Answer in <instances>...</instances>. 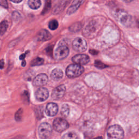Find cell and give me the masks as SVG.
<instances>
[{
	"mask_svg": "<svg viewBox=\"0 0 139 139\" xmlns=\"http://www.w3.org/2000/svg\"><path fill=\"white\" fill-rule=\"evenodd\" d=\"M90 53H91L92 54H94V55H95V54H97L98 53V52L97 51H96V50H90Z\"/></svg>",
	"mask_w": 139,
	"mask_h": 139,
	"instance_id": "cell-27",
	"label": "cell"
},
{
	"mask_svg": "<svg viewBox=\"0 0 139 139\" xmlns=\"http://www.w3.org/2000/svg\"><path fill=\"white\" fill-rule=\"evenodd\" d=\"M35 97L40 102H43L46 100L49 96V92L45 87H40L35 92Z\"/></svg>",
	"mask_w": 139,
	"mask_h": 139,
	"instance_id": "cell-9",
	"label": "cell"
},
{
	"mask_svg": "<svg viewBox=\"0 0 139 139\" xmlns=\"http://www.w3.org/2000/svg\"><path fill=\"white\" fill-rule=\"evenodd\" d=\"M93 139H103L102 137H101V136H98V137H97L96 138H94Z\"/></svg>",
	"mask_w": 139,
	"mask_h": 139,
	"instance_id": "cell-31",
	"label": "cell"
},
{
	"mask_svg": "<svg viewBox=\"0 0 139 139\" xmlns=\"http://www.w3.org/2000/svg\"><path fill=\"white\" fill-rule=\"evenodd\" d=\"M48 81V77L45 74L41 73L36 75L33 80V85L41 87L45 85Z\"/></svg>",
	"mask_w": 139,
	"mask_h": 139,
	"instance_id": "cell-11",
	"label": "cell"
},
{
	"mask_svg": "<svg viewBox=\"0 0 139 139\" xmlns=\"http://www.w3.org/2000/svg\"><path fill=\"white\" fill-rule=\"evenodd\" d=\"M22 113L23 110L22 108H20L19 110H18L16 112L15 115V118L16 121H21L22 117Z\"/></svg>",
	"mask_w": 139,
	"mask_h": 139,
	"instance_id": "cell-22",
	"label": "cell"
},
{
	"mask_svg": "<svg viewBox=\"0 0 139 139\" xmlns=\"http://www.w3.org/2000/svg\"><path fill=\"white\" fill-rule=\"evenodd\" d=\"M94 65H95L97 67L100 69H103L107 66L106 65L104 64L102 62L100 61L99 60H96L95 62H94Z\"/></svg>",
	"mask_w": 139,
	"mask_h": 139,
	"instance_id": "cell-23",
	"label": "cell"
},
{
	"mask_svg": "<svg viewBox=\"0 0 139 139\" xmlns=\"http://www.w3.org/2000/svg\"><path fill=\"white\" fill-rule=\"evenodd\" d=\"M53 127L55 131L61 132L66 130L69 127V124L64 118H56L54 120Z\"/></svg>",
	"mask_w": 139,
	"mask_h": 139,
	"instance_id": "cell-6",
	"label": "cell"
},
{
	"mask_svg": "<svg viewBox=\"0 0 139 139\" xmlns=\"http://www.w3.org/2000/svg\"><path fill=\"white\" fill-rule=\"evenodd\" d=\"M52 132V128L49 123L47 122L42 123L39 127L38 134L40 139L48 138Z\"/></svg>",
	"mask_w": 139,
	"mask_h": 139,
	"instance_id": "cell-3",
	"label": "cell"
},
{
	"mask_svg": "<svg viewBox=\"0 0 139 139\" xmlns=\"http://www.w3.org/2000/svg\"><path fill=\"white\" fill-rule=\"evenodd\" d=\"M50 76L53 80H59L63 77V72L60 69L55 68L52 71Z\"/></svg>",
	"mask_w": 139,
	"mask_h": 139,
	"instance_id": "cell-14",
	"label": "cell"
},
{
	"mask_svg": "<svg viewBox=\"0 0 139 139\" xmlns=\"http://www.w3.org/2000/svg\"><path fill=\"white\" fill-rule=\"evenodd\" d=\"M61 139H79V137L74 132H68L63 135Z\"/></svg>",
	"mask_w": 139,
	"mask_h": 139,
	"instance_id": "cell-18",
	"label": "cell"
},
{
	"mask_svg": "<svg viewBox=\"0 0 139 139\" xmlns=\"http://www.w3.org/2000/svg\"><path fill=\"white\" fill-rule=\"evenodd\" d=\"M45 111L48 116H54L58 111V106L54 103H49L46 105Z\"/></svg>",
	"mask_w": 139,
	"mask_h": 139,
	"instance_id": "cell-12",
	"label": "cell"
},
{
	"mask_svg": "<svg viewBox=\"0 0 139 139\" xmlns=\"http://www.w3.org/2000/svg\"><path fill=\"white\" fill-rule=\"evenodd\" d=\"M116 17L118 18L120 22L125 26H130L131 23V17L123 10H118L116 12Z\"/></svg>",
	"mask_w": 139,
	"mask_h": 139,
	"instance_id": "cell-5",
	"label": "cell"
},
{
	"mask_svg": "<svg viewBox=\"0 0 139 139\" xmlns=\"http://www.w3.org/2000/svg\"><path fill=\"white\" fill-rule=\"evenodd\" d=\"M25 57H26V53H25V54H22L20 56V60H23Z\"/></svg>",
	"mask_w": 139,
	"mask_h": 139,
	"instance_id": "cell-28",
	"label": "cell"
},
{
	"mask_svg": "<svg viewBox=\"0 0 139 139\" xmlns=\"http://www.w3.org/2000/svg\"><path fill=\"white\" fill-rule=\"evenodd\" d=\"M4 62L3 59L1 60H0V68L3 69L4 67Z\"/></svg>",
	"mask_w": 139,
	"mask_h": 139,
	"instance_id": "cell-26",
	"label": "cell"
},
{
	"mask_svg": "<svg viewBox=\"0 0 139 139\" xmlns=\"http://www.w3.org/2000/svg\"><path fill=\"white\" fill-rule=\"evenodd\" d=\"M48 27L50 29L52 30L56 29L58 27V21L55 20H53L50 21L49 23Z\"/></svg>",
	"mask_w": 139,
	"mask_h": 139,
	"instance_id": "cell-21",
	"label": "cell"
},
{
	"mask_svg": "<svg viewBox=\"0 0 139 139\" xmlns=\"http://www.w3.org/2000/svg\"><path fill=\"white\" fill-rule=\"evenodd\" d=\"M73 49L79 52H83L85 51L87 49L86 41L80 37L75 38L72 43Z\"/></svg>",
	"mask_w": 139,
	"mask_h": 139,
	"instance_id": "cell-7",
	"label": "cell"
},
{
	"mask_svg": "<svg viewBox=\"0 0 139 139\" xmlns=\"http://www.w3.org/2000/svg\"><path fill=\"white\" fill-rule=\"evenodd\" d=\"M84 71V67L78 64H71L69 65L66 71L67 76L70 78H73L80 75Z\"/></svg>",
	"mask_w": 139,
	"mask_h": 139,
	"instance_id": "cell-2",
	"label": "cell"
},
{
	"mask_svg": "<svg viewBox=\"0 0 139 139\" xmlns=\"http://www.w3.org/2000/svg\"><path fill=\"white\" fill-rule=\"evenodd\" d=\"M138 26H139V23H138Z\"/></svg>",
	"mask_w": 139,
	"mask_h": 139,
	"instance_id": "cell-32",
	"label": "cell"
},
{
	"mask_svg": "<svg viewBox=\"0 0 139 139\" xmlns=\"http://www.w3.org/2000/svg\"><path fill=\"white\" fill-rule=\"evenodd\" d=\"M8 27V23L7 21H3L0 23V36L3 35L7 30Z\"/></svg>",
	"mask_w": 139,
	"mask_h": 139,
	"instance_id": "cell-17",
	"label": "cell"
},
{
	"mask_svg": "<svg viewBox=\"0 0 139 139\" xmlns=\"http://www.w3.org/2000/svg\"><path fill=\"white\" fill-rule=\"evenodd\" d=\"M43 63V59L39 58L37 57L35 59H33L31 62V66H39L42 65Z\"/></svg>",
	"mask_w": 139,
	"mask_h": 139,
	"instance_id": "cell-19",
	"label": "cell"
},
{
	"mask_svg": "<svg viewBox=\"0 0 139 139\" xmlns=\"http://www.w3.org/2000/svg\"><path fill=\"white\" fill-rule=\"evenodd\" d=\"M50 8V1L47 2L46 3V5H45V9H44L43 12H47L49 9Z\"/></svg>",
	"mask_w": 139,
	"mask_h": 139,
	"instance_id": "cell-25",
	"label": "cell"
},
{
	"mask_svg": "<svg viewBox=\"0 0 139 139\" xmlns=\"http://www.w3.org/2000/svg\"><path fill=\"white\" fill-rule=\"evenodd\" d=\"M37 39L40 41H47L51 39L52 35L46 29L41 30L37 35Z\"/></svg>",
	"mask_w": 139,
	"mask_h": 139,
	"instance_id": "cell-13",
	"label": "cell"
},
{
	"mask_svg": "<svg viewBox=\"0 0 139 139\" xmlns=\"http://www.w3.org/2000/svg\"><path fill=\"white\" fill-rule=\"evenodd\" d=\"M22 66H25V65H26V61H25L24 60H23L22 62Z\"/></svg>",
	"mask_w": 139,
	"mask_h": 139,
	"instance_id": "cell-29",
	"label": "cell"
},
{
	"mask_svg": "<svg viewBox=\"0 0 139 139\" xmlns=\"http://www.w3.org/2000/svg\"><path fill=\"white\" fill-rule=\"evenodd\" d=\"M28 4L31 9H37L40 7L41 2L40 0H29Z\"/></svg>",
	"mask_w": 139,
	"mask_h": 139,
	"instance_id": "cell-16",
	"label": "cell"
},
{
	"mask_svg": "<svg viewBox=\"0 0 139 139\" xmlns=\"http://www.w3.org/2000/svg\"><path fill=\"white\" fill-rule=\"evenodd\" d=\"M69 53V49L65 43H60L58 47L56 49L54 56L56 59L62 60L66 58Z\"/></svg>",
	"mask_w": 139,
	"mask_h": 139,
	"instance_id": "cell-4",
	"label": "cell"
},
{
	"mask_svg": "<svg viewBox=\"0 0 139 139\" xmlns=\"http://www.w3.org/2000/svg\"><path fill=\"white\" fill-rule=\"evenodd\" d=\"M72 60L75 64L85 65L90 61V58L86 54H78L74 56Z\"/></svg>",
	"mask_w": 139,
	"mask_h": 139,
	"instance_id": "cell-8",
	"label": "cell"
},
{
	"mask_svg": "<svg viewBox=\"0 0 139 139\" xmlns=\"http://www.w3.org/2000/svg\"><path fill=\"white\" fill-rule=\"evenodd\" d=\"M66 91L65 85H61L56 87L52 93V97L54 99H59L64 96Z\"/></svg>",
	"mask_w": 139,
	"mask_h": 139,
	"instance_id": "cell-10",
	"label": "cell"
},
{
	"mask_svg": "<svg viewBox=\"0 0 139 139\" xmlns=\"http://www.w3.org/2000/svg\"><path fill=\"white\" fill-rule=\"evenodd\" d=\"M84 1H75L73 2L72 5H71L67 10V14L70 15L71 14L74 13V12L76 11L78 8L80 7V5L82 3H83Z\"/></svg>",
	"mask_w": 139,
	"mask_h": 139,
	"instance_id": "cell-15",
	"label": "cell"
},
{
	"mask_svg": "<svg viewBox=\"0 0 139 139\" xmlns=\"http://www.w3.org/2000/svg\"><path fill=\"white\" fill-rule=\"evenodd\" d=\"M0 5L5 8H8V7L7 1H5V0H0Z\"/></svg>",
	"mask_w": 139,
	"mask_h": 139,
	"instance_id": "cell-24",
	"label": "cell"
},
{
	"mask_svg": "<svg viewBox=\"0 0 139 139\" xmlns=\"http://www.w3.org/2000/svg\"><path fill=\"white\" fill-rule=\"evenodd\" d=\"M11 2H14V3H20L22 2V1H11Z\"/></svg>",
	"mask_w": 139,
	"mask_h": 139,
	"instance_id": "cell-30",
	"label": "cell"
},
{
	"mask_svg": "<svg viewBox=\"0 0 139 139\" xmlns=\"http://www.w3.org/2000/svg\"><path fill=\"white\" fill-rule=\"evenodd\" d=\"M69 112H70V109H69L68 105L67 104L63 105L62 106L61 110V115L65 117H67L69 114Z\"/></svg>",
	"mask_w": 139,
	"mask_h": 139,
	"instance_id": "cell-20",
	"label": "cell"
},
{
	"mask_svg": "<svg viewBox=\"0 0 139 139\" xmlns=\"http://www.w3.org/2000/svg\"><path fill=\"white\" fill-rule=\"evenodd\" d=\"M108 139H123L124 131L122 128L118 125L111 126L107 131Z\"/></svg>",
	"mask_w": 139,
	"mask_h": 139,
	"instance_id": "cell-1",
	"label": "cell"
}]
</instances>
